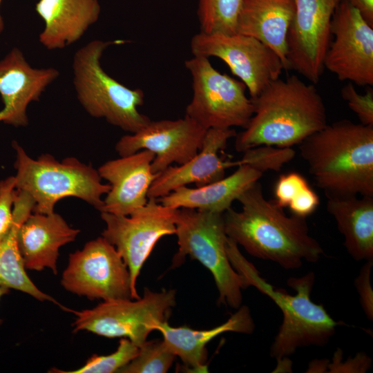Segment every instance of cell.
<instances>
[{"instance_id": "cell-13", "label": "cell", "mask_w": 373, "mask_h": 373, "mask_svg": "<svg viewBox=\"0 0 373 373\" xmlns=\"http://www.w3.org/2000/svg\"><path fill=\"white\" fill-rule=\"evenodd\" d=\"M334 39L324 58V68L341 81L373 85V26L346 1H341L330 26Z\"/></svg>"}, {"instance_id": "cell-25", "label": "cell", "mask_w": 373, "mask_h": 373, "mask_svg": "<svg viewBox=\"0 0 373 373\" xmlns=\"http://www.w3.org/2000/svg\"><path fill=\"white\" fill-rule=\"evenodd\" d=\"M35 201L26 192L17 189L13 204V222L8 233L0 241V287L26 293L35 298L60 305L41 291L28 277L17 245V233L22 223L33 212Z\"/></svg>"}, {"instance_id": "cell-8", "label": "cell", "mask_w": 373, "mask_h": 373, "mask_svg": "<svg viewBox=\"0 0 373 373\" xmlns=\"http://www.w3.org/2000/svg\"><path fill=\"white\" fill-rule=\"evenodd\" d=\"M192 79L193 96L185 115L205 129L245 128L254 106L246 86L211 65L209 58L193 56L184 62Z\"/></svg>"}, {"instance_id": "cell-17", "label": "cell", "mask_w": 373, "mask_h": 373, "mask_svg": "<svg viewBox=\"0 0 373 373\" xmlns=\"http://www.w3.org/2000/svg\"><path fill=\"white\" fill-rule=\"evenodd\" d=\"M155 154L148 150L120 156L97 169L102 179L111 186L100 212L128 216L148 202V192L157 174L152 170Z\"/></svg>"}, {"instance_id": "cell-2", "label": "cell", "mask_w": 373, "mask_h": 373, "mask_svg": "<svg viewBox=\"0 0 373 373\" xmlns=\"http://www.w3.org/2000/svg\"><path fill=\"white\" fill-rule=\"evenodd\" d=\"M252 101L254 114L235 137L238 152L260 146L291 148L327 124L326 108L315 84L296 75L271 82Z\"/></svg>"}, {"instance_id": "cell-11", "label": "cell", "mask_w": 373, "mask_h": 373, "mask_svg": "<svg viewBox=\"0 0 373 373\" xmlns=\"http://www.w3.org/2000/svg\"><path fill=\"white\" fill-rule=\"evenodd\" d=\"M61 284L90 300L132 299L128 267L115 247L102 236L70 254Z\"/></svg>"}, {"instance_id": "cell-28", "label": "cell", "mask_w": 373, "mask_h": 373, "mask_svg": "<svg viewBox=\"0 0 373 373\" xmlns=\"http://www.w3.org/2000/svg\"><path fill=\"white\" fill-rule=\"evenodd\" d=\"M175 357L163 341H146L139 347L137 355L117 373H165Z\"/></svg>"}, {"instance_id": "cell-9", "label": "cell", "mask_w": 373, "mask_h": 373, "mask_svg": "<svg viewBox=\"0 0 373 373\" xmlns=\"http://www.w3.org/2000/svg\"><path fill=\"white\" fill-rule=\"evenodd\" d=\"M106 300L95 307L74 313V332L87 331L106 338H126L137 347L160 322L166 321L176 303L175 289L152 291L145 288L138 299Z\"/></svg>"}, {"instance_id": "cell-6", "label": "cell", "mask_w": 373, "mask_h": 373, "mask_svg": "<svg viewBox=\"0 0 373 373\" xmlns=\"http://www.w3.org/2000/svg\"><path fill=\"white\" fill-rule=\"evenodd\" d=\"M123 41L93 40L79 48L73 61V84L77 99L92 117L104 118L109 124L134 133L150 118L138 108L144 102V91L131 89L107 74L100 59L111 45Z\"/></svg>"}, {"instance_id": "cell-20", "label": "cell", "mask_w": 373, "mask_h": 373, "mask_svg": "<svg viewBox=\"0 0 373 373\" xmlns=\"http://www.w3.org/2000/svg\"><path fill=\"white\" fill-rule=\"evenodd\" d=\"M294 10L295 0H243L236 33L266 45L278 56L284 70H289L287 36Z\"/></svg>"}, {"instance_id": "cell-14", "label": "cell", "mask_w": 373, "mask_h": 373, "mask_svg": "<svg viewBox=\"0 0 373 373\" xmlns=\"http://www.w3.org/2000/svg\"><path fill=\"white\" fill-rule=\"evenodd\" d=\"M341 0H295L287 36L289 68L312 84L320 80L324 58L330 44L331 21Z\"/></svg>"}, {"instance_id": "cell-29", "label": "cell", "mask_w": 373, "mask_h": 373, "mask_svg": "<svg viewBox=\"0 0 373 373\" xmlns=\"http://www.w3.org/2000/svg\"><path fill=\"white\" fill-rule=\"evenodd\" d=\"M139 347L126 338H121L115 352L108 355L93 354L86 363L75 370L64 371L52 368L49 372L59 373H113L117 372L137 354Z\"/></svg>"}, {"instance_id": "cell-26", "label": "cell", "mask_w": 373, "mask_h": 373, "mask_svg": "<svg viewBox=\"0 0 373 373\" xmlns=\"http://www.w3.org/2000/svg\"><path fill=\"white\" fill-rule=\"evenodd\" d=\"M274 202L283 209L288 207L292 215L305 218L312 214L320 203L317 193L306 178L298 172L282 174L274 186Z\"/></svg>"}, {"instance_id": "cell-35", "label": "cell", "mask_w": 373, "mask_h": 373, "mask_svg": "<svg viewBox=\"0 0 373 373\" xmlns=\"http://www.w3.org/2000/svg\"><path fill=\"white\" fill-rule=\"evenodd\" d=\"M9 292V289L4 287H0V298L3 296L4 294H6ZM2 323V320L0 318V324Z\"/></svg>"}, {"instance_id": "cell-33", "label": "cell", "mask_w": 373, "mask_h": 373, "mask_svg": "<svg viewBox=\"0 0 373 373\" xmlns=\"http://www.w3.org/2000/svg\"><path fill=\"white\" fill-rule=\"evenodd\" d=\"M373 260H367L355 280L361 305L367 318L373 320V291L370 281Z\"/></svg>"}, {"instance_id": "cell-21", "label": "cell", "mask_w": 373, "mask_h": 373, "mask_svg": "<svg viewBox=\"0 0 373 373\" xmlns=\"http://www.w3.org/2000/svg\"><path fill=\"white\" fill-rule=\"evenodd\" d=\"M35 10L45 23L39 41L54 50L79 39L98 20L101 7L98 0H39Z\"/></svg>"}, {"instance_id": "cell-10", "label": "cell", "mask_w": 373, "mask_h": 373, "mask_svg": "<svg viewBox=\"0 0 373 373\" xmlns=\"http://www.w3.org/2000/svg\"><path fill=\"white\" fill-rule=\"evenodd\" d=\"M100 213L106 224L102 236L115 247L127 266L131 298L138 299L136 284L140 270L159 240L175 234L177 209L149 198L144 207L128 216Z\"/></svg>"}, {"instance_id": "cell-22", "label": "cell", "mask_w": 373, "mask_h": 373, "mask_svg": "<svg viewBox=\"0 0 373 373\" xmlns=\"http://www.w3.org/2000/svg\"><path fill=\"white\" fill-rule=\"evenodd\" d=\"M262 174L255 166L240 164L233 173L218 181L196 188L181 186L157 200L173 209L189 208L223 213Z\"/></svg>"}, {"instance_id": "cell-30", "label": "cell", "mask_w": 373, "mask_h": 373, "mask_svg": "<svg viewBox=\"0 0 373 373\" xmlns=\"http://www.w3.org/2000/svg\"><path fill=\"white\" fill-rule=\"evenodd\" d=\"M240 160V164H249L261 170L278 171L287 162L291 160L295 151L291 148H279L270 146H260L243 152Z\"/></svg>"}, {"instance_id": "cell-4", "label": "cell", "mask_w": 373, "mask_h": 373, "mask_svg": "<svg viewBox=\"0 0 373 373\" xmlns=\"http://www.w3.org/2000/svg\"><path fill=\"white\" fill-rule=\"evenodd\" d=\"M226 250L232 267L243 278L247 287H255L269 297L283 313V323L270 348V356L278 363L293 354L298 348L326 345L336 327L343 324L333 319L323 305L311 300L314 272L289 278L287 284L296 292L291 295L262 278L255 266L242 254L238 245L228 237Z\"/></svg>"}, {"instance_id": "cell-18", "label": "cell", "mask_w": 373, "mask_h": 373, "mask_svg": "<svg viewBox=\"0 0 373 373\" xmlns=\"http://www.w3.org/2000/svg\"><path fill=\"white\" fill-rule=\"evenodd\" d=\"M59 75L53 68L31 67L22 52L14 48L0 61V95L4 104L0 111V122L15 126H26L28 105L38 101Z\"/></svg>"}, {"instance_id": "cell-15", "label": "cell", "mask_w": 373, "mask_h": 373, "mask_svg": "<svg viewBox=\"0 0 373 373\" xmlns=\"http://www.w3.org/2000/svg\"><path fill=\"white\" fill-rule=\"evenodd\" d=\"M207 129L184 116L178 119L150 121L137 132L122 137L115 145L119 156L141 150L155 154L151 166L159 173L173 163L181 165L201 149Z\"/></svg>"}, {"instance_id": "cell-1", "label": "cell", "mask_w": 373, "mask_h": 373, "mask_svg": "<svg viewBox=\"0 0 373 373\" xmlns=\"http://www.w3.org/2000/svg\"><path fill=\"white\" fill-rule=\"evenodd\" d=\"M241 210L230 207L223 213L227 236L250 255L291 269L303 260L317 262L323 250L309 234L305 218L287 216L283 209L267 200L258 181L237 200Z\"/></svg>"}, {"instance_id": "cell-12", "label": "cell", "mask_w": 373, "mask_h": 373, "mask_svg": "<svg viewBox=\"0 0 373 373\" xmlns=\"http://www.w3.org/2000/svg\"><path fill=\"white\" fill-rule=\"evenodd\" d=\"M190 48L193 56L222 60L246 86L251 99L278 79L284 70L280 58L271 49L258 39L240 33L200 31L192 37Z\"/></svg>"}, {"instance_id": "cell-16", "label": "cell", "mask_w": 373, "mask_h": 373, "mask_svg": "<svg viewBox=\"0 0 373 373\" xmlns=\"http://www.w3.org/2000/svg\"><path fill=\"white\" fill-rule=\"evenodd\" d=\"M236 134L232 128L207 129L199 152L184 164L171 165L159 173L150 186L148 198L158 199L189 184L200 187L223 178L227 169L240 164V160H224L219 155Z\"/></svg>"}, {"instance_id": "cell-23", "label": "cell", "mask_w": 373, "mask_h": 373, "mask_svg": "<svg viewBox=\"0 0 373 373\" xmlns=\"http://www.w3.org/2000/svg\"><path fill=\"white\" fill-rule=\"evenodd\" d=\"M255 325L249 308L240 306L224 323L207 330H196L189 327H174L167 321L160 322L155 330L160 332L168 348L180 358L185 367L196 372H207V344L217 336L227 332L251 334Z\"/></svg>"}, {"instance_id": "cell-5", "label": "cell", "mask_w": 373, "mask_h": 373, "mask_svg": "<svg viewBox=\"0 0 373 373\" xmlns=\"http://www.w3.org/2000/svg\"><path fill=\"white\" fill-rule=\"evenodd\" d=\"M17 157L15 167L16 189L28 193L35 201L33 212L50 214L56 203L68 197L79 198L101 211L102 196L111 189L102 182L99 172L90 164L75 157L61 162L48 153L30 157L16 142H12Z\"/></svg>"}, {"instance_id": "cell-32", "label": "cell", "mask_w": 373, "mask_h": 373, "mask_svg": "<svg viewBox=\"0 0 373 373\" xmlns=\"http://www.w3.org/2000/svg\"><path fill=\"white\" fill-rule=\"evenodd\" d=\"M16 190L15 176L0 182V241L8 233L12 224Z\"/></svg>"}, {"instance_id": "cell-19", "label": "cell", "mask_w": 373, "mask_h": 373, "mask_svg": "<svg viewBox=\"0 0 373 373\" xmlns=\"http://www.w3.org/2000/svg\"><path fill=\"white\" fill-rule=\"evenodd\" d=\"M31 213L21 225L17 245L26 269H50L57 274L59 249L76 239L80 232L58 213Z\"/></svg>"}, {"instance_id": "cell-34", "label": "cell", "mask_w": 373, "mask_h": 373, "mask_svg": "<svg viewBox=\"0 0 373 373\" xmlns=\"http://www.w3.org/2000/svg\"><path fill=\"white\" fill-rule=\"evenodd\" d=\"M350 3L363 16L365 20L373 26V0H341Z\"/></svg>"}, {"instance_id": "cell-24", "label": "cell", "mask_w": 373, "mask_h": 373, "mask_svg": "<svg viewBox=\"0 0 373 373\" xmlns=\"http://www.w3.org/2000/svg\"><path fill=\"white\" fill-rule=\"evenodd\" d=\"M328 197L327 210L345 238L344 246L357 261L373 260V197Z\"/></svg>"}, {"instance_id": "cell-27", "label": "cell", "mask_w": 373, "mask_h": 373, "mask_svg": "<svg viewBox=\"0 0 373 373\" xmlns=\"http://www.w3.org/2000/svg\"><path fill=\"white\" fill-rule=\"evenodd\" d=\"M243 0H198L200 32L233 35Z\"/></svg>"}, {"instance_id": "cell-3", "label": "cell", "mask_w": 373, "mask_h": 373, "mask_svg": "<svg viewBox=\"0 0 373 373\" xmlns=\"http://www.w3.org/2000/svg\"><path fill=\"white\" fill-rule=\"evenodd\" d=\"M317 186L328 197H373V126L343 119L300 144Z\"/></svg>"}, {"instance_id": "cell-7", "label": "cell", "mask_w": 373, "mask_h": 373, "mask_svg": "<svg viewBox=\"0 0 373 373\" xmlns=\"http://www.w3.org/2000/svg\"><path fill=\"white\" fill-rule=\"evenodd\" d=\"M175 234L178 251L172 267L182 265L186 256L198 260L213 275L219 293L218 303L239 308L242 300L241 290L247 287L227 254L223 213L177 209Z\"/></svg>"}, {"instance_id": "cell-36", "label": "cell", "mask_w": 373, "mask_h": 373, "mask_svg": "<svg viewBox=\"0 0 373 373\" xmlns=\"http://www.w3.org/2000/svg\"><path fill=\"white\" fill-rule=\"evenodd\" d=\"M1 1L2 0H0V5H1ZM3 26H4V25H3V19H2V17H1V16L0 15V33L3 31Z\"/></svg>"}, {"instance_id": "cell-31", "label": "cell", "mask_w": 373, "mask_h": 373, "mask_svg": "<svg viewBox=\"0 0 373 373\" xmlns=\"http://www.w3.org/2000/svg\"><path fill=\"white\" fill-rule=\"evenodd\" d=\"M341 93L349 108L357 115L361 124L373 126V90L370 88L365 94H359L352 83L349 82L342 88Z\"/></svg>"}]
</instances>
